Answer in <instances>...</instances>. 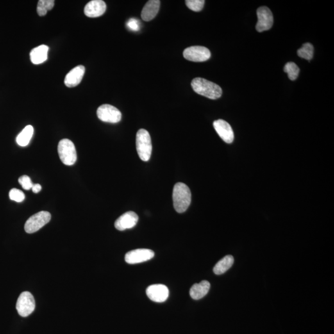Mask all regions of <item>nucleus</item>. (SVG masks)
<instances>
[{
  "label": "nucleus",
  "instance_id": "8",
  "mask_svg": "<svg viewBox=\"0 0 334 334\" xmlns=\"http://www.w3.org/2000/svg\"><path fill=\"white\" fill-rule=\"evenodd\" d=\"M210 50L202 46L187 48L183 52L184 58L193 62H204L211 58Z\"/></svg>",
  "mask_w": 334,
  "mask_h": 334
},
{
  "label": "nucleus",
  "instance_id": "1",
  "mask_svg": "<svg viewBox=\"0 0 334 334\" xmlns=\"http://www.w3.org/2000/svg\"><path fill=\"white\" fill-rule=\"evenodd\" d=\"M173 201L177 212H185L192 202V193L189 187L185 183H177L173 191Z\"/></svg>",
  "mask_w": 334,
  "mask_h": 334
},
{
  "label": "nucleus",
  "instance_id": "26",
  "mask_svg": "<svg viewBox=\"0 0 334 334\" xmlns=\"http://www.w3.org/2000/svg\"><path fill=\"white\" fill-rule=\"evenodd\" d=\"M19 183L25 190H30L33 188L34 184L32 182L30 177L24 176L19 178Z\"/></svg>",
  "mask_w": 334,
  "mask_h": 334
},
{
  "label": "nucleus",
  "instance_id": "15",
  "mask_svg": "<svg viewBox=\"0 0 334 334\" xmlns=\"http://www.w3.org/2000/svg\"><path fill=\"white\" fill-rule=\"evenodd\" d=\"M85 73V67L79 65L71 70L65 77V84L68 88H74L80 84Z\"/></svg>",
  "mask_w": 334,
  "mask_h": 334
},
{
  "label": "nucleus",
  "instance_id": "7",
  "mask_svg": "<svg viewBox=\"0 0 334 334\" xmlns=\"http://www.w3.org/2000/svg\"><path fill=\"white\" fill-rule=\"evenodd\" d=\"M97 117L101 121L110 123H117L121 121L122 113L118 108L108 104L100 106L97 111Z\"/></svg>",
  "mask_w": 334,
  "mask_h": 334
},
{
  "label": "nucleus",
  "instance_id": "27",
  "mask_svg": "<svg viewBox=\"0 0 334 334\" xmlns=\"http://www.w3.org/2000/svg\"><path fill=\"white\" fill-rule=\"evenodd\" d=\"M127 27H128L130 30L133 31H138L140 29V24L139 20L135 19V18H131L127 22Z\"/></svg>",
  "mask_w": 334,
  "mask_h": 334
},
{
  "label": "nucleus",
  "instance_id": "11",
  "mask_svg": "<svg viewBox=\"0 0 334 334\" xmlns=\"http://www.w3.org/2000/svg\"><path fill=\"white\" fill-rule=\"evenodd\" d=\"M146 294L151 300L158 303H162L169 298V290L165 285L155 284L150 285L147 288Z\"/></svg>",
  "mask_w": 334,
  "mask_h": 334
},
{
  "label": "nucleus",
  "instance_id": "17",
  "mask_svg": "<svg viewBox=\"0 0 334 334\" xmlns=\"http://www.w3.org/2000/svg\"><path fill=\"white\" fill-rule=\"evenodd\" d=\"M210 288L211 284L208 281H203L199 283H195L191 288L190 296L193 299L199 300L208 294Z\"/></svg>",
  "mask_w": 334,
  "mask_h": 334
},
{
  "label": "nucleus",
  "instance_id": "9",
  "mask_svg": "<svg viewBox=\"0 0 334 334\" xmlns=\"http://www.w3.org/2000/svg\"><path fill=\"white\" fill-rule=\"evenodd\" d=\"M258 20L256 29L259 33L269 30L274 23L273 15L266 6L260 7L257 10Z\"/></svg>",
  "mask_w": 334,
  "mask_h": 334
},
{
  "label": "nucleus",
  "instance_id": "6",
  "mask_svg": "<svg viewBox=\"0 0 334 334\" xmlns=\"http://www.w3.org/2000/svg\"><path fill=\"white\" fill-rule=\"evenodd\" d=\"M35 308V302L33 295L29 292H22L17 303V310L20 316H28L33 313Z\"/></svg>",
  "mask_w": 334,
  "mask_h": 334
},
{
  "label": "nucleus",
  "instance_id": "2",
  "mask_svg": "<svg viewBox=\"0 0 334 334\" xmlns=\"http://www.w3.org/2000/svg\"><path fill=\"white\" fill-rule=\"evenodd\" d=\"M193 89L197 94L210 99H219L222 95V89L219 86L207 79L196 78L192 82Z\"/></svg>",
  "mask_w": 334,
  "mask_h": 334
},
{
  "label": "nucleus",
  "instance_id": "28",
  "mask_svg": "<svg viewBox=\"0 0 334 334\" xmlns=\"http://www.w3.org/2000/svg\"><path fill=\"white\" fill-rule=\"evenodd\" d=\"M32 190L34 193H38L42 190V186L39 184H35V185H33Z\"/></svg>",
  "mask_w": 334,
  "mask_h": 334
},
{
  "label": "nucleus",
  "instance_id": "4",
  "mask_svg": "<svg viewBox=\"0 0 334 334\" xmlns=\"http://www.w3.org/2000/svg\"><path fill=\"white\" fill-rule=\"evenodd\" d=\"M58 151L61 162L68 166L73 165L77 160L76 147L74 143L63 139L58 144Z\"/></svg>",
  "mask_w": 334,
  "mask_h": 334
},
{
  "label": "nucleus",
  "instance_id": "12",
  "mask_svg": "<svg viewBox=\"0 0 334 334\" xmlns=\"http://www.w3.org/2000/svg\"><path fill=\"white\" fill-rule=\"evenodd\" d=\"M138 220V215L135 212L129 211V212L123 213L116 220L115 227L118 230L120 231L131 229L136 226Z\"/></svg>",
  "mask_w": 334,
  "mask_h": 334
},
{
  "label": "nucleus",
  "instance_id": "3",
  "mask_svg": "<svg viewBox=\"0 0 334 334\" xmlns=\"http://www.w3.org/2000/svg\"><path fill=\"white\" fill-rule=\"evenodd\" d=\"M136 150L139 157L144 162H147L151 158L152 145L151 136L144 129H141L136 134Z\"/></svg>",
  "mask_w": 334,
  "mask_h": 334
},
{
  "label": "nucleus",
  "instance_id": "14",
  "mask_svg": "<svg viewBox=\"0 0 334 334\" xmlns=\"http://www.w3.org/2000/svg\"><path fill=\"white\" fill-rule=\"evenodd\" d=\"M106 5L102 0H92L86 4L85 14L88 18H98L105 13Z\"/></svg>",
  "mask_w": 334,
  "mask_h": 334
},
{
  "label": "nucleus",
  "instance_id": "5",
  "mask_svg": "<svg viewBox=\"0 0 334 334\" xmlns=\"http://www.w3.org/2000/svg\"><path fill=\"white\" fill-rule=\"evenodd\" d=\"M51 219V213L47 211H40L27 220L24 226L25 231L27 233H35L47 224Z\"/></svg>",
  "mask_w": 334,
  "mask_h": 334
},
{
  "label": "nucleus",
  "instance_id": "23",
  "mask_svg": "<svg viewBox=\"0 0 334 334\" xmlns=\"http://www.w3.org/2000/svg\"><path fill=\"white\" fill-rule=\"evenodd\" d=\"M284 71L288 74L290 80L295 81L299 76V69L294 62H288L284 67Z\"/></svg>",
  "mask_w": 334,
  "mask_h": 334
},
{
  "label": "nucleus",
  "instance_id": "19",
  "mask_svg": "<svg viewBox=\"0 0 334 334\" xmlns=\"http://www.w3.org/2000/svg\"><path fill=\"white\" fill-rule=\"evenodd\" d=\"M234 263V258L232 256H225L221 260L216 264L213 267V272L216 275H221L226 272L229 268L232 266Z\"/></svg>",
  "mask_w": 334,
  "mask_h": 334
},
{
  "label": "nucleus",
  "instance_id": "16",
  "mask_svg": "<svg viewBox=\"0 0 334 334\" xmlns=\"http://www.w3.org/2000/svg\"><path fill=\"white\" fill-rule=\"evenodd\" d=\"M160 1L159 0H150L145 4L142 9L141 18L144 21H150L158 15L160 8Z\"/></svg>",
  "mask_w": 334,
  "mask_h": 334
},
{
  "label": "nucleus",
  "instance_id": "25",
  "mask_svg": "<svg viewBox=\"0 0 334 334\" xmlns=\"http://www.w3.org/2000/svg\"><path fill=\"white\" fill-rule=\"evenodd\" d=\"M9 195H10L11 200L17 202V203H21L25 199L24 193L17 189V188H13V189L11 190Z\"/></svg>",
  "mask_w": 334,
  "mask_h": 334
},
{
  "label": "nucleus",
  "instance_id": "22",
  "mask_svg": "<svg viewBox=\"0 0 334 334\" xmlns=\"http://www.w3.org/2000/svg\"><path fill=\"white\" fill-rule=\"evenodd\" d=\"M297 53L299 57L311 60L313 57L314 47L310 43H306L297 51Z\"/></svg>",
  "mask_w": 334,
  "mask_h": 334
},
{
  "label": "nucleus",
  "instance_id": "18",
  "mask_svg": "<svg viewBox=\"0 0 334 334\" xmlns=\"http://www.w3.org/2000/svg\"><path fill=\"white\" fill-rule=\"evenodd\" d=\"M49 49V47L45 45L34 48L30 53L32 63L34 65H39L45 62L48 58Z\"/></svg>",
  "mask_w": 334,
  "mask_h": 334
},
{
  "label": "nucleus",
  "instance_id": "21",
  "mask_svg": "<svg viewBox=\"0 0 334 334\" xmlns=\"http://www.w3.org/2000/svg\"><path fill=\"white\" fill-rule=\"evenodd\" d=\"M54 5V0H40L37 5V13L40 17L46 15L48 11L52 10Z\"/></svg>",
  "mask_w": 334,
  "mask_h": 334
},
{
  "label": "nucleus",
  "instance_id": "10",
  "mask_svg": "<svg viewBox=\"0 0 334 334\" xmlns=\"http://www.w3.org/2000/svg\"><path fill=\"white\" fill-rule=\"evenodd\" d=\"M154 252L149 249H137L128 252L125 255V261L129 264L145 262L154 258Z\"/></svg>",
  "mask_w": 334,
  "mask_h": 334
},
{
  "label": "nucleus",
  "instance_id": "20",
  "mask_svg": "<svg viewBox=\"0 0 334 334\" xmlns=\"http://www.w3.org/2000/svg\"><path fill=\"white\" fill-rule=\"evenodd\" d=\"M34 135V128L31 125H28L25 127L17 136V142L18 144L21 147L27 146L30 142Z\"/></svg>",
  "mask_w": 334,
  "mask_h": 334
},
{
  "label": "nucleus",
  "instance_id": "13",
  "mask_svg": "<svg viewBox=\"0 0 334 334\" xmlns=\"http://www.w3.org/2000/svg\"><path fill=\"white\" fill-rule=\"evenodd\" d=\"M213 128L224 142L231 143L234 140V133L230 125L223 120H218L213 122Z\"/></svg>",
  "mask_w": 334,
  "mask_h": 334
},
{
  "label": "nucleus",
  "instance_id": "24",
  "mask_svg": "<svg viewBox=\"0 0 334 334\" xmlns=\"http://www.w3.org/2000/svg\"><path fill=\"white\" fill-rule=\"evenodd\" d=\"M185 3L186 6L191 10L195 12H199L203 10L205 1L204 0H186Z\"/></svg>",
  "mask_w": 334,
  "mask_h": 334
}]
</instances>
